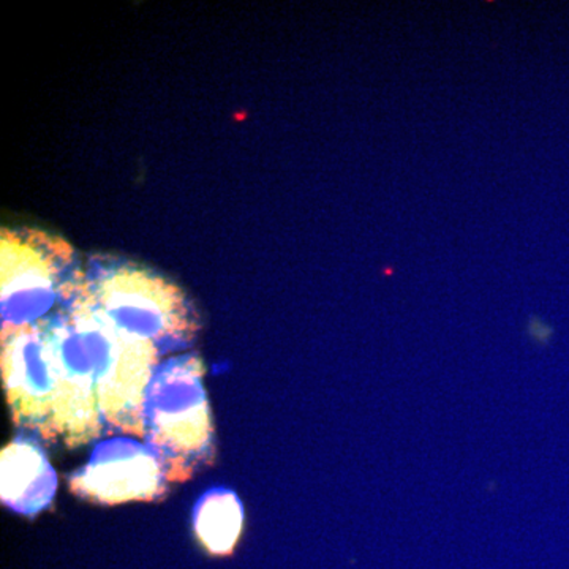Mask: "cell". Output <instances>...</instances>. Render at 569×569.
<instances>
[{
    "mask_svg": "<svg viewBox=\"0 0 569 569\" xmlns=\"http://www.w3.org/2000/svg\"><path fill=\"white\" fill-rule=\"evenodd\" d=\"M82 298L127 335L149 340L160 353L192 347L201 318L179 284L133 261L93 258Z\"/></svg>",
    "mask_w": 569,
    "mask_h": 569,
    "instance_id": "cell-2",
    "label": "cell"
},
{
    "mask_svg": "<svg viewBox=\"0 0 569 569\" xmlns=\"http://www.w3.org/2000/svg\"><path fill=\"white\" fill-rule=\"evenodd\" d=\"M2 380L11 419L47 443L59 440L61 373L43 321L2 329Z\"/></svg>",
    "mask_w": 569,
    "mask_h": 569,
    "instance_id": "cell-5",
    "label": "cell"
},
{
    "mask_svg": "<svg viewBox=\"0 0 569 569\" xmlns=\"http://www.w3.org/2000/svg\"><path fill=\"white\" fill-rule=\"evenodd\" d=\"M242 526L244 509L233 490L213 488L194 505V535L213 556H227L234 549Z\"/></svg>",
    "mask_w": 569,
    "mask_h": 569,
    "instance_id": "cell-8",
    "label": "cell"
},
{
    "mask_svg": "<svg viewBox=\"0 0 569 569\" xmlns=\"http://www.w3.org/2000/svg\"><path fill=\"white\" fill-rule=\"evenodd\" d=\"M67 481L74 496L97 505L159 500L168 490L162 463L134 438L102 441Z\"/></svg>",
    "mask_w": 569,
    "mask_h": 569,
    "instance_id": "cell-6",
    "label": "cell"
},
{
    "mask_svg": "<svg viewBox=\"0 0 569 569\" xmlns=\"http://www.w3.org/2000/svg\"><path fill=\"white\" fill-rule=\"evenodd\" d=\"M2 501L17 515L36 518L50 507L58 477L36 437L18 436L2 451Z\"/></svg>",
    "mask_w": 569,
    "mask_h": 569,
    "instance_id": "cell-7",
    "label": "cell"
},
{
    "mask_svg": "<svg viewBox=\"0 0 569 569\" xmlns=\"http://www.w3.org/2000/svg\"><path fill=\"white\" fill-rule=\"evenodd\" d=\"M529 332L535 342L546 346V343L549 342L550 337H552L553 329L550 328L548 323H545L541 318H531Z\"/></svg>",
    "mask_w": 569,
    "mask_h": 569,
    "instance_id": "cell-9",
    "label": "cell"
},
{
    "mask_svg": "<svg viewBox=\"0 0 569 569\" xmlns=\"http://www.w3.org/2000/svg\"><path fill=\"white\" fill-rule=\"evenodd\" d=\"M82 291V290H81ZM43 320L62 377V408L77 425L144 438V403L159 348L127 335L82 295Z\"/></svg>",
    "mask_w": 569,
    "mask_h": 569,
    "instance_id": "cell-1",
    "label": "cell"
},
{
    "mask_svg": "<svg viewBox=\"0 0 569 569\" xmlns=\"http://www.w3.org/2000/svg\"><path fill=\"white\" fill-rule=\"evenodd\" d=\"M2 329L40 323L80 295L86 271L61 236L37 228H2Z\"/></svg>",
    "mask_w": 569,
    "mask_h": 569,
    "instance_id": "cell-4",
    "label": "cell"
},
{
    "mask_svg": "<svg viewBox=\"0 0 569 569\" xmlns=\"http://www.w3.org/2000/svg\"><path fill=\"white\" fill-rule=\"evenodd\" d=\"M204 372L200 356H176L159 366L146 395V445L171 482L192 478L216 452Z\"/></svg>",
    "mask_w": 569,
    "mask_h": 569,
    "instance_id": "cell-3",
    "label": "cell"
}]
</instances>
